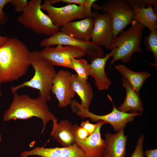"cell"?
I'll return each mask as SVG.
<instances>
[{
    "mask_svg": "<svg viewBox=\"0 0 157 157\" xmlns=\"http://www.w3.org/2000/svg\"><path fill=\"white\" fill-rule=\"evenodd\" d=\"M30 51L16 38L8 37L0 45V83L17 81L24 75L31 65Z\"/></svg>",
    "mask_w": 157,
    "mask_h": 157,
    "instance_id": "obj_1",
    "label": "cell"
},
{
    "mask_svg": "<svg viewBox=\"0 0 157 157\" xmlns=\"http://www.w3.org/2000/svg\"><path fill=\"white\" fill-rule=\"evenodd\" d=\"M13 94L12 102L8 108L3 113V121L37 117L42 121L43 127L41 131L42 133L49 121L57 119L49 110L48 102L40 96L32 98L26 94L20 95L17 92Z\"/></svg>",
    "mask_w": 157,
    "mask_h": 157,
    "instance_id": "obj_2",
    "label": "cell"
},
{
    "mask_svg": "<svg viewBox=\"0 0 157 157\" xmlns=\"http://www.w3.org/2000/svg\"><path fill=\"white\" fill-rule=\"evenodd\" d=\"M30 65L34 69L33 77L29 80L11 87L13 93L19 89L28 87L36 89L40 92V96L47 102L51 99V89L57 72L53 66L41 58L38 51H30L29 54Z\"/></svg>",
    "mask_w": 157,
    "mask_h": 157,
    "instance_id": "obj_3",
    "label": "cell"
},
{
    "mask_svg": "<svg viewBox=\"0 0 157 157\" xmlns=\"http://www.w3.org/2000/svg\"><path fill=\"white\" fill-rule=\"evenodd\" d=\"M131 24L130 28L126 31H123L113 38L106 48L114 49L111 66L118 60L123 63H129L134 53L142 52L141 43L145 27L135 20Z\"/></svg>",
    "mask_w": 157,
    "mask_h": 157,
    "instance_id": "obj_4",
    "label": "cell"
},
{
    "mask_svg": "<svg viewBox=\"0 0 157 157\" xmlns=\"http://www.w3.org/2000/svg\"><path fill=\"white\" fill-rule=\"evenodd\" d=\"M42 0H31L17 19L18 22L39 34L50 36L60 31L41 8Z\"/></svg>",
    "mask_w": 157,
    "mask_h": 157,
    "instance_id": "obj_5",
    "label": "cell"
},
{
    "mask_svg": "<svg viewBox=\"0 0 157 157\" xmlns=\"http://www.w3.org/2000/svg\"><path fill=\"white\" fill-rule=\"evenodd\" d=\"M108 96L112 102L113 107L112 111L107 114L100 115L94 114L83 107L75 100H73L70 104L71 109L74 113L82 118L89 117L93 121H103L110 124L117 132L124 129L128 123L133 121L135 116L141 115L140 113H126L118 110L111 98Z\"/></svg>",
    "mask_w": 157,
    "mask_h": 157,
    "instance_id": "obj_6",
    "label": "cell"
},
{
    "mask_svg": "<svg viewBox=\"0 0 157 157\" xmlns=\"http://www.w3.org/2000/svg\"><path fill=\"white\" fill-rule=\"evenodd\" d=\"M42 10H45L47 15L55 26L61 28L66 23L76 19L87 17L93 18L91 8L75 4H69L57 7L50 4L48 0L41 5Z\"/></svg>",
    "mask_w": 157,
    "mask_h": 157,
    "instance_id": "obj_7",
    "label": "cell"
},
{
    "mask_svg": "<svg viewBox=\"0 0 157 157\" xmlns=\"http://www.w3.org/2000/svg\"><path fill=\"white\" fill-rule=\"evenodd\" d=\"M102 13L111 17L113 29V37L118 35L134 20L133 9L131 4L124 0H108L100 6Z\"/></svg>",
    "mask_w": 157,
    "mask_h": 157,
    "instance_id": "obj_8",
    "label": "cell"
},
{
    "mask_svg": "<svg viewBox=\"0 0 157 157\" xmlns=\"http://www.w3.org/2000/svg\"><path fill=\"white\" fill-rule=\"evenodd\" d=\"M62 45L70 46L82 49L85 52L88 58L91 60L104 56V51L92 41H85L68 36L60 31L42 40L40 45L44 48Z\"/></svg>",
    "mask_w": 157,
    "mask_h": 157,
    "instance_id": "obj_9",
    "label": "cell"
},
{
    "mask_svg": "<svg viewBox=\"0 0 157 157\" xmlns=\"http://www.w3.org/2000/svg\"><path fill=\"white\" fill-rule=\"evenodd\" d=\"M39 55L53 66H59L73 69L72 59L81 58L86 56L81 49L70 46L58 45L56 47H45L38 51Z\"/></svg>",
    "mask_w": 157,
    "mask_h": 157,
    "instance_id": "obj_10",
    "label": "cell"
},
{
    "mask_svg": "<svg viewBox=\"0 0 157 157\" xmlns=\"http://www.w3.org/2000/svg\"><path fill=\"white\" fill-rule=\"evenodd\" d=\"M72 75L68 71L60 70L56 73L53 79L51 92L58 100L60 108L70 105L75 95L71 82Z\"/></svg>",
    "mask_w": 157,
    "mask_h": 157,
    "instance_id": "obj_11",
    "label": "cell"
},
{
    "mask_svg": "<svg viewBox=\"0 0 157 157\" xmlns=\"http://www.w3.org/2000/svg\"><path fill=\"white\" fill-rule=\"evenodd\" d=\"M94 27L91 41L98 46L107 48L113 37L112 19L108 13L93 12Z\"/></svg>",
    "mask_w": 157,
    "mask_h": 157,
    "instance_id": "obj_12",
    "label": "cell"
},
{
    "mask_svg": "<svg viewBox=\"0 0 157 157\" xmlns=\"http://www.w3.org/2000/svg\"><path fill=\"white\" fill-rule=\"evenodd\" d=\"M98 124L95 131L85 139L81 140L75 135V142L83 150L88 157H102L105 149V143L100 132L102 126L106 123L103 121L98 122Z\"/></svg>",
    "mask_w": 157,
    "mask_h": 157,
    "instance_id": "obj_13",
    "label": "cell"
},
{
    "mask_svg": "<svg viewBox=\"0 0 157 157\" xmlns=\"http://www.w3.org/2000/svg\"><path fill=\"white\" fill-rule=\"evenodd\" d=\"M94 24L93 18L87 17L68 22L61 27L60 31L74 38L90 41Z\"/></svg>",
    "mask_w": 157,
    "mask_h": 157,
    "instance_id": "obj_14",
    "label": "cell"
},
{
    "mask_svg": "<svg viewBox=\"0 0 157 157\" xmlns=\"http://www.w3.org/2000/svg\"><path fill=\"white\" fill-rule=\"evenodd\" d=\"M114 49L102 58H96L91 61L89 64V76L94 79L96 86L99 90L108 89L111 84V81L107 76L105 71L106 64L108 59L112 57Z\"/></svg>",
    "mask_w": 157,
    "mask_h": 157,
    "instance_id": "obj_15",
    "label": "cell"
},
{
    "mask_svg": "<svg viewBox=\"0 0 157 157\" xmlns=\"http://www.w3.org/2000/svg\"><path fill=\"white\" fill-rule=\"evenodd\" d=\"M105 149L102 157H125L127 136L124 129L117 133L105 134Z\"/></svg>",
    "mask_w": 157,
    "mask_h": 157,
    "instance_id": "obj_16",
    "label": "cell"
},
{
    "mask_svg": "<svg viewBox=\"0 0 157 157\" xmlns=\"http://www.w3.org/2000/svg\"><path fill=\"white\" fill-rule=\"evenodd\" d=\"M53 128L51 135L63 147L70 146L75 143L74 125L67 120L57 122L52 121Z\"/></svg>",
    "mask_w": 157,
    "mask_h": 157,
    "instance_id": "obj_17",
    "label": "cell"
},
{
    "mask_svg": "<svg viewBox=\"0 0 157 157\" xmlns=\"http://www.w3.org/2000/svg\"><path fill=\"white\" fill-rule=\"evenodd\" d=\"M123 85L126 92V96L124 101L117 109L119 110L128 113H142L144 111L142 103L139 93L133 88L128 81L125 78H122Z\"/></svg>",
    "mask_w": 157,
    "mask_h": 157,
    "instance_id": "obj_18",
    "label": "cell"
},
{
    "mask_svg": "<svg viewBox=\"0 0 157 157\" xmlns=\"http://www.w3.org/2000/svg\"><path fill=\"white\" fill-rule=\"evenodd\" d=\"M132 7L134 13V20L136 21L150 31L157 30V17L153 7H140L134 3H129Z\"/></svg>",
    "mask_w": 157,
    "mask_h": 157,
    "instance_id": "obj_19",
    "label": "cell"
},
{
    "mask_svg": "<svg viewBox=\"0 0 157 157\" xmlns=\"http://www.w3.org/2000/svg\"><path fill=\"white\" fill-rule=\"evenodd\" d=\"M71 82L74 91L80 99V104L89 110L93 96L91 85L87 81H83L79 79L77 74H72Z\"/></svg>",
    "mask_w": 157,
    "mask_h": 157,
    "instance_id": "obj_20",
    "label": "cell"
},
{
    "mask_svg": "<svg viewBox=\"0 0 157 157\" xmlns=\"http://www.w3.org/2000/svg\"><path fill=\"white\" fill-rule=\"evenodd\" d=\"M115 68L128 81L134 90L139 93L144 82L150 76V74L147 72H134L123 64L117 65L115 67Z\"/></svg>",
    "mask_w": 157,
    "mask_h": 157,
    "instance_id": "obj_21",
    "label": "cell"
},
{
    "mask_svg": "<svg viewBox=\"0 0 157 157\" xmlns=\"http://www.w3.org/2000/svg\"><path fill=\"white\" fill-rule=\"evenodd\" d=\"M62 147L45 148L37 147L30 151H25L21 153V157L38 156L41 157H61Z\"/></svg>",
    "mask_w": 157,
    "mask_h": 157,
    "instance_id": "obj_22",
    "label": "cell"
},
{
    "mask_svg": "<svg viewBox=\"0 0 157 157\" xmlns=\"http://www.w3.org/2000/svg\"><path fill=\"white\" fill-rule=\"evenodd\" d=\"M73 69L77 73L79 79L84 81H87L89 76V64L84 59H72Z\"/></svg>",
    "mask_w": 157,
    "mask_h": 157,
    "instance_id": "obj_23",
    "label": "cell"
},
{
    "mask_svg": "<svg viewBox=\"0 0 157 157\" xmlns=\"http://www.w3.org/2000/svg\"><path fill=\"white\" fill-rule=\"evenodd\" d=\"M145 47L147 50L151 52L155 59V66L157 64V30L150 31L149 35L144 40Z\"/></svg>",
    "mask_w": 157,
    "mask_h": 157,
    "instance_id": "obj_24",
    "label": "cell"
},
{
    "mask_svg": "<svg viewBox=\"0 0 157 157\" xmlns=\"http://www.w3.org/2000/svg\"><path fill=\"white\" fill-rule=\"evenodd\" d=\"M61 157H88L75 142L72 145L62 147Z\"/></svg>",
    "mask_w": 157,
    "mask_h": 157,
    "instance_id": "obj_25",
    "label": "cell"
},
{
    "mask_svg": "<svg viewBox=\"0 0 157 157\" xmlns=\"http://www.w3.org/2000/svg\"><path fill=\"white\" fill-rule=\"evenodd\" d=\"M96 1V0H51L50 2L52 5L58 2H62L68 4H75L91 8L93 3Z\"/></svg>",
    "mask_w": 157,
    "mask_h": 157,
    "instance_id": "obj_26",
    "label": "cell"
},
{
    "mask_svg": "<svg viewBox=\"0 0 157 157\" xmlns=\"http://www.w3.org/2000/svg\"><path fill=\"white\" fill-rule=\"evenodd\" d=\"M129 3H134L140 7H147L149 6L154 7L156 13L157 9V1L156 0H125Z\"/></svg>",
    "mask_w": 157,
    "mask_h": 157,
    "instance_id": "obj_27",
    "label": "cell"
},
{
    "mask_svg": "<svg viewBox=\"0 0 157 157\" xmlns=\"http://www.w3.org/2000/svg\"><path fill=\"white\" fill-rule=\"evenodd\" d=\"M144 136L142 135L138 138L135 149L130 157H144L143 143Z\"/></svg>",
    "mask_w": 157,
    "mask_h": 157,
    "instance_id": "obj_28",
    "label": "cell"
},
{
    "mask_svg": "<svg viewBox=\"0 0 157 157\" xmlns=\"http://www.w3.org/2000/svg\"><path fill=\"white\" fill-rule=\"evenodd\" d=\"M28 2L26 0H10L9 3L14 7L15 11L22 13L27 6Z\"/></svg>",
    "mask_w": 157,
    "mask_h": 157,
    "instance_id": "obj_29",
    "label": "cell"
},
{
    "mask_svg": "<svg viewBox=\"0 0 157 157\" xmlns=\"http://www.w3.org/2000/svg\"><path fill=\"white\" fill-rule=\"evenodd\" d=\"M74 134L78 139L81 140H85L90 135L85 129L77 124L74 125Z\"/></svg>",
    "mask_w": 157,
    "mask_h": 157,
    "instance_id": "obj_30",
    "label": "cell"
},
{
    "mask_svg": "<svg viewBox=\"0 0 157 157\" xmlns=\"http://www.w3.org/2000/svg\"><path fill=\"white\" fill-rule=\"evenodd\" d=\"M10 0H0V27L7 22L8 17L6 13L3 11L5 6L9 3Z\"/></svg>",
    "mask_w": 157,
    "mask_h": 157,
    "instance_id": "obj_31",
    "label": "cell"
},
{
    "mask_svg": "<svg viewBox=\"0 0 157 157\" xmlns=\"http://www.w3.org/2000/svg\"><path fill=\"white\" fill-rule=\"evenodd\" d=\"M98 124V122L96 124H93L87 120L85 122H82L81 123L80 126L85 129L90 135L95 131Z\"/></svg>",
    "mask_w": 157,
    "mask_h": 157,
    "instance_id": "obj_32",
    "label": "cell"
},
{
    "mask_svg": "<svg viewBox=\"0 0 157 157\" xmlns=\"http://www.w3.org/2000/svg\"><path fill=\"white\" fill-rule=\"evenodd\" d=\"M144 154L146 157H157V149L146 150Z\"/></svg>",
    "mask_w": 157,
    "mask_h": 157,
    "instance_id": "obj_33",
    "label": "cell"
},
{
    "mask_svg": "<svg viewBox=\"0 0 157 157\" xmlns=\"http://www.w3.org/2000/svg\"><path fill=\"white\" fill-rule=\"evenodd\" d=\"M8 37L0 35V45L4 43L7 40Z\"/></svg>",
    "mask_w": 157,
    "mask_h": 157,
    "instance_id": "obj_34",
    "label": "cell"
},
{
    "mask_svg": "<svg viewBox=\"0 0 157 157\" xmlns=\"http://www.w3.org/2000/svg\"><path fill=\"white\" fill-rule=\"evenodd\" d=\"M1 84L0 83V98H1V97L2 96V92H1V88H0V85Z\"/></svg>",
    "mask_w": 157,
    "mask_h": 157,
    "instance_id": "obj_35",
    "label": "cell"
},
{
    "mask_svg": "<svg viewBox=\"0 0 157 157\" xmlns=\"http://www.w3.org/2000/svg\"><path fill=\"white\" fill-rule=\"evenodd\" d=\"M1 139H2V136L1 134L0 133V142L1 141Z\"/></svg>",
    "mask_w": 157,
    "mask_h": 157,
    "instance_id": "obj_36",
    "label": "cell"
}]
</instances>
